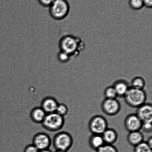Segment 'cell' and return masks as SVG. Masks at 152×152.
<instances>
[{"mask_svg":"<svg viewBox=\"0 0 152 152\" xmlns=\"http://www.w3.org/2000/svg\"><path fill=\"white\" fill-rule=\"evenodd\" d=\"M105 99H117L118 96L115 89L113 86H109L106 88L104 92Z\"/></svg>","mask_w":152,"mask_h":152,"instance_id":"cell-18","label":"cell"},{"mask_svg":"<svg viewBox=\"0 0 152 152\" xmlns=\"http://www.w3.org/2000/svg\"><path fill=\"white\" fill-rule=\"evenodd\" d=\"M124 98L125 102L129 106L137 108L146 103L147 95L144 90L130 87Z\"/></svg>","mask_w":152,"mask_h":152,"instance_id":"cell-2","label":"cell"},{"mask_svg":"<svg viewBox=\"0 0 152 152\" xmlns=\"http://www.w3.org/2000/svg\"><path fill=\"white\" fill-rule=\"evenodd\" d=\"M96 152H119L114 145L105 144L96 151Z\"/></svg>","mask_w":152,"mask_h":152,"instance_id":"cell-22","label":"cell"},{"mask_svg":"<svg viewBox=\"0 0 152 152\" xmlns=\"http://www.w3.org/2000/svg\"><path fill=\"white\" fill-rule=\"evenodd\" d=\"M69 112L67 106L64 104H58L56 108V112L59 115L64 117L68 114Z\"/></svg>","mask_w":152,"mask_h":152,"instance_id":"cell-21","label":"cell"},{"mask_svg":"<svg viewBox=\"0 0 152 152\" xmlns=\"http://www.w3.org/2000/svg\"><path fill=\"white\" fill-rule=\"evenodd\" d=\"M58 104L55 98L47 96L42 100L41 107L47 114H50L56 112Z\"/></svg>","mask_w":152,"mask_h":152,"instance_id":"cell-11","label":"cell"},{"mask_svg":"<svg viewBox=\"0 0 152 152\" xmlns=\"http://www.w3.org/2000/svg\"><path fill=\"white\" fill-rule=\"evenodd\" d=\"M102 136L105 144L114 145L117 142L118 135L117 132L115 129L108 128Z\"/></svg>","mask_w":152,"mask_h":152,"instance_id":"cell-14","label":"cell"},{"mask_svg":"<svg viewBox=\"0 0 152 152\" xmlns=\"http://www.w3.org/2000/svg\"><path fill=\"white\" fill-rule=\"evenodd\" d=\"M142 122L136 114H130L125 118L124 126L128 132L141 131Z\"/></svg>","mask_w":152,"mask_h":152,"instance_id":"cell-9","label":"cell"},{"mask_svg":"<svg viewBox=\"0 0 152 152\" xmlns=\"http://www.w3.org/2000/svg\"><path fill=\"white\" fill-rule=\"evenodd\" d=\"M55 152H67V151H62V150H56Z\"/></svg>","mask_w":152,"mask_h":152,"instance_id":"cell-30","label":"cell"},{"mask_svg":"<svg viewBox=\"0 0 152 152\" xmlns=\"http://www.w3.org/2000/svg\"><path fill=\"white\" fill-rule=\"evenodd\" d=\"M113 86L115 89L118 97L120 98H124L131 87L129 83L123 79L117 80Z\"/></svg>","mask_w":152,"mask_h":152,"instance_id":"cell-12","label":"cell"},{"mask_svg":"<svg viewBox=\"0 0 152 152\" xmlns=\"http://www.w3.org/2000/svg\"><path fill=\"white\" fill-rule=\"evenodd\" d=\"M88 127L92 134L102 135L108 128V122L102 116L95 115L89 120Z\"/></svg>","mask_w":152,"mask_h":152,"instance_id":"cell-6","label":"cell"},{"mask_svg":"<svg viewBox=\"0 0 152 152\" xmlns=\"http://www.w3.org/2000/svg\"><path fill=\"white\" fill-rule=\"evenodd\" d=\"M133 152H152V147L144 141L134 147Z\"/></svg>","mask_w":152,"mask_h":152,"instance_id":"cell-19","label":"cell"},{"mask_svg":"<svg viewBox=\"0 0 152 152\" xmlns=\"http://www.w3.org/2000/svg\"><path fill=\"white\" fill-rule=\"evenodd\" d=\"M141 130L146 133H151L152 131V120L143 122Z\"/></svg>","mask_w":152,"mask_h":152,"instance_id":"cell-24","label":"cell"},{"mask_svg":"<svg viewBox=\"0 0 152 152\" xmlns=\"http://www.w3.org/2000/svg\"><path fill=\"white\" fill-rule=\"evenodd\" d=\"M64 123V117L55 112L47 114L42 124L46 130L50 132H56L60 130Z\"/></svg>","mask_w":152,"mask_h":152,"instance_id":"cell-4","label":"cell"},{"mask_svg":"<svg viewBox=\"0 0 152 152\" xmlns=\"http://www.w3.org/2000/svg\"><path fill=\"white\" fill-rule=\"evenodd\" d=\"M57 57L59 62L62 63H66L69 62L72 58L68 53L61 50L58 53Z\"/></svg>","mask_w":152,"mask_h":152,"instance_id":"cell-20","label":"cell"},{"mask_svg":"<svg viewBox=\"0 0 152 152\" xmlns=\"http://www.w3.org/2000/svg\"><path fill=\"white\" fill-rule=\"evenodd\" d=\"M39 152H53L51 150H50L49 149H46L42 150H41V151H39Z\"/></svg>","mask_w":152,"mask_h":152,"instance_id":"cell-29","label":"cell"},{"mask_svg":"<svg viewBox=\"0 0 152 152\" xmlns=\"http://www.w3.org/2000/svg\"><path fill=\"white\" fill-rule=\"evenodd\" d=\"M38 149L33 144H30L26 146L23 152H39Z\"/></svg>","mask_w":152,"mask_h":152,"instance_id":"cell-25","label":"cell"},{"mask_svg":"<svg viewBox=\"0 0 152 152\" xmlns=\"http://www.w3.org/2000/svg\"><path fill=\"white\" fill-rule=\"evenodd\" d=\"M41 6L45 7H50L55 0H38Z\"/></svg>","mask_w":152,"mask_h":152,"instance_id":"cell-26","label":"cell"},{"mask_svg":"<svg viewBox=\"0 0 152 152\" xmlns=\"http://www.w3.org/2000/svg\"><path fill=\"white\" fill-rule=\"evenodd\" d=\"M145 85V80L142 77L137 76L132 80L130 86L131 87L134 89L144 90Z\"/></svg>","mask_w":152,"mask_h":152,"instance_id":"cell-17","label":"cell"},{"mask_svg":"<svg viewBox=\"0 0 152 152\" xmlns=\"http://www.w3.org/2000/svg\"><path fill=\"white\" fill-rule=\"evenodd\" d=\"M47 114L41 106L37 107L31 111L30 117L33 121L36 123H42Z\"/></svg>","mask_w":152,"mask_h":152,"instance_id":"cell-15","label":"cell"},{"mask_svg":"<svg viewBox=\"0 0 152 152\" xmlns=\"http://www.w3.org/2000/svg\"><path fill=\"white\" fill-rule=\"evenodd\" d=\"M146 142H147V143L148 144L150 147H152V138L151 136L150 137L148 138V140L147 141H146Z\"/></svg>","mask_w":152,"mask_h":152,"instance_id":"cell-28","label":"cell"},{"mask_svg":"<svg viewBox=\"0 0 152 152\" xmlns=\"http://www.w3.org/2000/svg\"><path fill=\"white\" fill-rule=\"evenodd\" d=\"M129 5L135 10H139L144 7L142 0H129Z\"/></svg>","mask_w":152,"mask_h":152,"instance_id":"cell-23","label":"cell"},{"mask_svg":"<svg viewBox=\"0 0 152 152\" xmlns=\"http://www.w3.org/2000/svg\"><path fill=\"white\" fill-rule=\"evenodd\" d=\"M74 140L70 134L63 131L55 135L53 140V147L56 150L68 151L73 144Z\"/></svg>","mask_w":152,"mask_h":152,"instance_id":"cell-5","label":"cell"},{"mask_svg":"<svg viewBox=\"0 0 152 152\" xmlns=\"http://www.w3.org/2000/svg\"><path fill=\"white\" fill-rule=\"evenodd\" d=\"M59 47L60 50L68 53L72 57L78 55L83 48V44L78 37L67 35L61 38Z\"/></svg>","mask_w":152,"mask_h":152,"instance_id":"cell-1","label":"cell"},{"mask_svg":"<svg viewBox=\"0 0 152 152\" xmlns=\"http://www.w3.org/2000/svg\"><path fill=\"white\" fill-rule=\"evenodd\" d=\"M144 6L147 8H151L152 6V0H142Z\"/></svg>","mask_w":152,"mask_h":152,"instance_id":"cell-27","label":"cell"},{"mask_svg":"<svg viewBox=\"0 0 152 152\" xmlns=\"http://www.w3.org/2000/svg\"><path fill=\"white\" fill-rule=\"evenodd\" d=\"M49 8L51 17L55 20L60 21L68 16L70 7L67 0H55Z\"/></svg>","mask_w":152,"mask_h":152,"instance_id":"cell-3","label":"cell"},{"mask_svg":"<svg viewBox=\"0 0 152 152\" xmlns=\"http://www.w3.org/2000/svg\"><path fill=\"white\" fill-rule=\"evenodd\" d=\"M88 144L92 150L96 151L105 143L102 135L92 134L89 138Z\"/></svg>","mask_w":152,"mask_h":152,"instance_id":"cell-16","label":"cell"},{"mask_svg":"<svg viewBox=\"0 0 152 152\" xmlns=\"http://www.w3.org/2000/svg\"><path fill=\"white\" fill-rule=\"evenodd\" d=\"M103 112L106 115L113 116L118 114L121 109V105L117 99H105L101 104Z\"/></svg>","mask_w":152,"mask_h":152,"instance_id":"cell-7","label":"cell"},{"mask_svg":"<svg viewBox=\"0 0 152 152\" xmlns=\"http://www.w3.org/2000/svg\"><path fill=\"white\" fill-rule=\"evenodd\" d=\"M32 144L39 151L48 149L51 145L52 141L50 137L44 132H39L34 136Z\"/></svg>","mask_w":152,"mask_h":152,"instance_id":"cell-8","label":"cell"},{"mask_svg":"<svg viewBox=\"0 0 152 152\" xmlns=\"http://www.w3.org/2000/svg\"><path fill=\"white\" fill-rule=\"evenodd\" d=\"M127 140L130 145L134 147L144 141V135L141 131L129 132Z\"/></svg>","mask_w":152,"mask_h":152,"instance_id":"cell-13","label":"cell"},{"mask_svg":"<svg viewBox=\"0 0 152 152\" xmlns=\"http://www.w3.org/2000/svg\"><path fill=\"white\" fill-rule=\"evenodd\" d=\"M136 114L143 122L152 120V106L151 104L145 103L137 108Z\"/></svg>","mask_w":152,"mask_h":152,"instance_id":"cell-10","label":"cell"}]
</instances>
